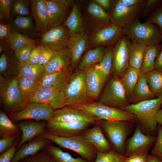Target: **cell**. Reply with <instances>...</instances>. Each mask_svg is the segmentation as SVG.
<instances>
[{"mask_svg":"<svg viewBox=\"0 0 162 162\" xmlns=\"http://www.w3.org/2000/svg\"><path fill=\"white\" fill-rule=\"evenodd\" d=\"M162 104V97L128 104L122 109L135 115L142 126L149 132L158 130L156 114Z\"/></svg>","mask_w":162,"mask_h":162,"instance_id":"obj_1","label":"cell"},{"mask_svg":"<svg viewBox=\"0 0 162 162\" xmlns=\"http://www.w3.org/2000/svg\"><path fill=\"white\" fill-rule=\"evenodd\" d=\"M17 79L18 76L6 79L0 75V95L6 113L9 114L20 111L27 104L20 91Z\"/></svg>","mask_w":162,"mask_h":162,"instance_id":"obj_2","label":"cell"},{"mask_svg":"<svg viewBox=\"0 0 162 162\" xmlns=\"http://www.w3.org/2000/svg\"><path fill=\"white\" fill-rule=\"evenodd\" d=\"M83 111L99 120L123 121L134 122L136 116L122 109L108 106L98 102H89L70 106Z\"/></svg>","mask_w":162,"mask_h":162,"instance_id":"obj_3","label":"cell"},{"mask_svg":"<svg viewBox=\"0 0 162 162\" xmlns=\"http://www.w3.org/2000/svg\"><path fill=\"white\" fill-rule=\"evenodd\" d=\"M38 136L47 138L61 147L74 152L87 160L91 161L96 156L97 151L95 148L81 134L61 137L47 132Z\"/></svg>","mask_w":162,"mask_h":162,"instance_id":"obj_4","label":"cell"},{"mask_svg":"<svg viewBox=\"0 0 162 162\" xmlns=\"http://www.w3.org/2000/svg\"><path fill=\"white\" fill-rule=\"evenodd\" d=\"M139 18L123 28V34L130 40H139L146 46L159 44L162 36L153 23L147 21L141 22Z\"/></svg>","mask_w":162,"mask_h":162,"instance_id":"obj_5","label":"cell"},{"mask_svg":"<svg viewBox=\"0 0 162 162\" xmlns=\"http://www.w3.org/2000/svg\"><path fill=\"white\" fill-rule=\"evenodd\" d=\"M86 70L70 76L64 90L66 106H73L89 103L85 81Z\"/></svg>","mask_w":162,"mask_h":162,"instance_id":"obj_6","label":"cell"},{"mask_svg":"<svg viewBox=\"0 0 162 162\" xmlns=\"http://www.w3.org/2000/svg\"><path fill=\"white\" fill-rule=\"evenodd\" d=\"M130 122L104 120L99 122L102 129L105 132L116 151L121 155L126 139L131 129Z\"/></svg>","mask_w":162,"mask_h":162,"instance_id":"obj_7","label":"cell"},{"mask_svg":"<svg viewBox=\"0 0 162 162\" xmlns=\"http://www.w3.org/2000/svg\"><path fill=\"white\" fill-rule=\"evenodd\" d=\"M99 102L108 106L122 109L128 105V98L120 79L113 77L109 80Z\"/></svg>","mask_w":162,"mask_h":162,"instance_id":"obj_8","label":"cell"},{"mask_svg":"<svg viewBox=\"0 0 162 162\" xmlns=\"http://www.w3.org/2000/svg\"><path fill=\"white\" fill-rule=\"evenodd\" d=\"M54 111V109L48 104L29 103L22 110L9 114L8 117L13 122L27 119L36 121L45 120L48 121Z\"/></svg>","mask_w":162,"mask_h":162,"instance_id":"obj_9","label":"cell"},{"mask_svg":"<svg viewBox=\"0 0 162 162\" xmlns=\"http://www.w3.org/2000/svg\"><path fill=\"white\" fill-rule=\"evenodd\" d=\"M145 2L129 7L117 1L110 16V21L123 28L141 16Z\"/></svg>","mask_w":162,"mask_h":162,"instance_id":"obj_10","label":"cell"},{"mask_svg":"<svg viewBox=\"0 0 162 162\" xmlns=\"http://www.w3.org/2000/svg\"><path fill=\"white\" fill-rule=\"evenodd\" d=\"M130 41L127 37L123 34L113 48L111 72L121 76L130 66Z\"/></svg>","mask_w":162,"mask_h":162,"instance_id":"obj_11","label":"cell"},{"mask_svg":"<svg viewBox=\"0 0 162 162\" xmlns=\"http://www.w3.org/2000/svg\"><path fill=\"white\" fill-rule=\"evenodd\" d=\"M100 121L82 110L65 106L54 111L47 122H62L81 121L95 124Z\"/></svg>","mask_w":162,"mask_h":162,"instance_id":"obj_12","label":"cell"},{"mask_svg":"<svg viewBox=\"0 0 162 162\" xmlns=\"http://www.w3.org/2000/svg\"><path fill=\"white\" fill-rule=\"evenodd\" d=\"M92 124L81 121L62 122H47L46 128L48 132L61 137H68L80 135Z\"/></svg>","mask_w":162,"mask_h":162,"instance_id":"obj_13","label":"cell"},{"mask_svg":"<svg viewBox=\"0 0 162 162\" xmlns=\"http://www.w3.org/2000/svg\"><path fill=\"white\" fill-rule=\"evenodd\" d=\"M33 102L48 104L54 110L62 108L66 106L64 91H58L41 87L28 103Z\"/></svg>","mask_w":162,"mask_h":162,"instance_id":"obj_14","label":"cell"},{"mask_svg":"<svg viewBox=\"0 0 162 162\" xmlns=\"http://www.w3.org/2000/svg\"><path fill=\"white\" fill-rule=\"evenodd\" d=\"M157 137L146 135L141 131L139 127L135 129L132 136L128 140L125 155L128 157L138 154H147V152Z\"/></svg>","mask_w":162,"mask_h":162,"instance_id":"obj_15","label":"cell"},{"mask_svg":"<svg viewBox=\"0 0 162 162\" xmlns=\"http://www.w3.org/2000/svg\"><path fill=\"white\" fill-rule=\"evenodd\" d=\"M69 38L65 28L60 26L48 30L41 36L39 43L57 51L67 48Z\"/></svg>","mask_w":162,"mask_h":162,"instance_id":"obj_16","label":"cell"},{"mask_svg":"<svg viewBox=\"0 0 162 162\" xmlns=\"http://www.w3.org/2000/svg\"><path fill=\"white\" fill-rule=\"evenodd\" d=\"M123 35V28L113 23L106 25L93 35V43L98 46L116 44Z\"/></svg>","mask_w":162,"mask_h":162,"instance_id":"obj_17","label":"cell"},{"mask_svg":"<svg viewBox=\"0 0 162 162\" xmlns=\"http://www.w3.org/2000/svg\"><path fill=\"white\" fill-rule=\"evenodd\" d=\"M30 1L35 29L38 34L42 36L49 30L48 14L45 0Z\"/></svg>","mask_w":162,"mask_h":162,"instance_id":"obj_18","label":"cell"},{"mask_svg":"<svg viewBox=\"0 0 162 162\" xmlns=\"http://www.w3.org/2000/svg\"><path fill=\"white\" fill-rule=\"evenodd\" d=\"M99 122L85 130L81 135L93 145L97 152L106 153L112 150L105 137Z\"/></svg>","mask_w":162,"mask_h":162,"instance_id":"obj_19","label":"cell"},{"mask_svg":"<svg viewBox=\"0 0 162 162\" xmlns=\"http://www.w3.org/2000/svg\"><path fill=\"white\" fill-rule=\"evenodd\" d=\"M85 81L89 97L96 98L105 82L97 65L86 70Z\"/></svg>","mask_w":162,"mask_h":162,"instance_id":"obj_20","label":"cell"},{"mask_svg":"<svg viewBox=\"0 0 162 162\" xmlns=\"http://www.w3.org/2000/svg\"><path fill=\"white\" fill-rule=\"evenodd\" d=\"M50 140L40 136L21 146L15 153L11 162H19L21 160L37 153L50 145Z\"/></svg>","mask_w":162,"mask_h":162,"instance_id":"obj_21","label":"cell"},{"mask_svg":"<svg viewBox=\"0 0 162 162\" xmlns=\"http://www.w3.org/2000/svg\"><path fill=\"white\" fill-rule=\"evenodd\" d=\"M0 54V75L6 79L17 76L20 64L14 52L9 50Z\"/></svg>","mask_w":162,"mask_h":162,"instance_id":"obj_22","label":"cell"},{"mask_svg":"<svg viewBox=\"0 0 162 162\" xmlns=\"http://www.w3.org/2000/svg\"><path fill=\"white\" fill-rule=\"evenodd\" d=\"M71 64L70 52L66 48L55 51L52 59L44 66L46 74H50L61 71H69Z\"/></svg>","mask_w":162,"mask_h":162,"instance_id":"obj_23","label":"cell"},{"mask_svg":"<svg viewBox=\"0 0 162 162\" xmlns=\"http://www.w3.org/2000/svg\"><path fill=\"white\" fill-rule=\"evenodd\" d=\"M45 1L48 14L49 30L60 26L67 14V7L57 0Z\"/></svg>","mask_w":162,"mask_h":162,"instance_id":"obj_24","label":"cell"},{"mask_svg":"<svg viewBox=\"0 0 162 162\" xmlns=\"http://www.w3.org/2000/svg\"><path fill=\"white\" fill-rule=\"evenodd\" d=\"M87 37L85 34L78 32L70 35L67 44L70 51L71 64L75 65L78 62L87 44Z\"/></svg>","mask_w":162,"mask_h":162,"instance_id":"obj_25","label":"cell"},{"mask_svg":"<svg viewBox=\"0 0 162 162\" xmlns=\"http://www.w3.org/2000/svg\"><path fill=\"white\" fill-rule=\"evenodd\" d=\"M70 77L69 71L45 74L41 80V87L58 91H63Z\"/></svg>","mask_w":162,"mask_h":162,"instance_id":"obj_26","label":"cell"},{"mask_svg":"<svg viewBox=\"0 0 162 162\" xmlns=\"http://www.w3.org/2000/svg\"><path fill=\"white\" fill-rule=\"evenodd\" d=\"M18 126L22 132L21 140L17 147L19 148L34 137L44 133L46 124L40 122H26L20 123Z\"/></svg>","mask_w":162,"mask_h":162,"instance_id":"obj_27","label":"cell"},{"mask_svg":"<svg viewBox=\"0 0 162 162\" xmlns=\"http://www.w3.org/2000/svg\"><path fill=\"white\" fill-rule=\"evenodd\" d=\"M10 24L12 29L29 37H37L39 34L30 16H19L13 19Z\"/></svg>","mask_w":162,"mask_h":162,"instance_id":"obj_28","label":"cell"},{"mask_svg":"<svg viewBox=\"0 0 162 162\" xmlns=\"http://www.w3.org/2000/svg\"><path fill=\"white\" fill-rule=\"evenodd\" d=\"M147 83L145 74L140 72L135 88L130 98L132 104L154 98Z\"/></svg>","mask_w":162,"mask_h":162,"instance_id":"obj_29","label":"cell"},{"mask_svg":"<svg viewBox=\"0 0 162 162\" xmlns=\"http://www.w3.org/2000/svg\"><path fill=\"white\" fill-rule=\"evenodd\" d=\"M146 46L141 41L130 40L129 47L130 66L136 69H141Z\"/></svg>","mask_w":162,"mask_h":162,"instance_id":"obj_30","label":"cell"},{"mask_svg":"<svg viewBox=\"0 0 162 162\" xmlns=\"http://www.w3.org/2000/svg\"><path fill=\"white\" fill-rule=\"evenodd\" d=\"M140 69L129 66L121 76V80L127 97L130 98L137 83Z\"/></svg>","mask_w":162,"mask_h":162,"instance_id":"obj_31","label":"cell"},{"mask_svg":"<svg viewBox=\"0 0 162 162\" xmlns=\"http://www.w3.org/2000/svg\"><path fill=\"white\" fill-rule=\"evenodd\" d=\"M17 83L20 92L25 101L29 100L41 87V80L27 79L18 75Z\"/></svg>","mask_w":162,"mask_h":162,"instance_id":"obj_32","label":"cell"},{"mask_svg":"<svg viewBox=\"0 0 162 162\" xmlns=\"http://www.w3.org/2000/svg\"><path fill=\"white\" fill-rule=\"evenodd\" d=\"M46 74L44 66L38 64L28 63L20 64L18 76L35 80H41Z\"/></svg>","mask_w":162,"mask_h":162,"instance_id":"obj_33","label":"cell"},{"mask_svg":"<svg viewBox=\"0 0 162 162\" xmlns=\"http://www.w3.org/2000/svg\"><path fill=\"white\" fill-rule=\"evenodd\" d=\"M106 50L104 46H100L88 51L82 57L79 66V69L81 70H86L94 64L100 63Z\"/></svg>","mask_w":162,"mask_h":162,"instance_id":"obj_34","label":"cell"},{"mask_svg":"<svg viewBox=\"0 0 162 162\" xmlns=\"http://www.w3.org/2000/svg\"><path fill=\"white\" fill-rule=\"evenodd\" d=\"M162 46V45L159 44L146 46L140 69L141 73L145 74L148 72L155 69V59Z\"/></svg>","mask_w":162,"mask_h":162,"instance_id":"obj_35","label":"cell"},{"mask_svg":"<svg viewBox=\"0 0 162 162\" xmlns=\"http://www.w3.org/2000/svg\"><path fill=\"white\" fill-rule=\"evenodd\" d=\"M9 49L14 52L36 40L19 32L12 30L8 39L5 41Z\"/></svg>","mask_w":162,"mask_h":162,"instance_id":"obj_36","label":"cell"},{"mask_svg":"<svg viewBox=\"0 0 162 162\" xmlns=\"http://www.w3.org/2000/svg\"><path fill=\"white\" fill-rule=\"evenodd\" d=\"M148 86L152 93L157 98L162 97V72L156 69L145 74Z\"/></svg>","mask_w":162,"mask_h":162,"instance_id":"obj_37","label":"cell"},{"mask_svg":"<svg viewBox=\"0 0 162 162\" xmlns=\"http://www.w3.org/2000/svg\"><path fill=\"white\" fill-rule=\"evenodd\" d=\"M45 149L56 162H88L80 158L73 157L69 153L64 152L58 147L49 145L46 146Z\"/></svg>","mask_w":162,"mask_h":162,"instance_id":"obj_38","label":"cell"},{"mask_svg":"<svg viewBox=\"0 0 162 162\" xmlns=\"http://www.w3.org/2000/svg\"><path fill=\"white\" fill-rule=\"evenodd\" d=\"M70 35L81 31L83 25L80 14L75 4L73 5L70 14L64 22Z\"/></svg>","mask_w":162,"mask_h":162,"instance_id":"obj_39","label":"cell"},{"mask_svg":"<svg viewBox=\"0 0 162 162\" xmlns=\"http://www.w3.org/2000/svg\"><path fill=\"white\" fill-rule=\"evenodd\" d=\"M20 130L18 126L14 124L3 111L0 112V135L15 136Z\"/></svg>","mask_w":162,"mask_h":162,"instance_id":"obj_40","label":"cell"},{"mask_svg":"<svg viewBox=\"0 0 162 162\" xmlns=\"http://www.w3.org/2000/svg\"><path fill=\"white\" fill-rule=\"evenodd\" d=\"M113 48L110 47L106 50L101 61L99 64H97L105 82L107 80L112 71Z\"/></svg>","mask_w":162,"mask_h":162,"instance_id":"obj_41","label":"cell"},{"mask_svg":"<svg viewBox=\"0 0 162 162\" xmlns=\"http://www.w3.org/2000/svg\"><path fill=\"white\" fill-rule=\"evenodd\" d=\"M30 1L26 0H13L11 7L12 17L19 16H30L29 5Z\"/></svg>","mask_w":162,"mask_h":162,"instance_id":"obj_42","label":"cell"},{"mask_svg":"<svg viewBox=\"0 0 162 162\" xmlns=\"http://www.w3.org/2000/svg\"><path fill=\"white\" fill-rule=\"evenodd\" d=\"M88 11L93 17L105 24H109L110 20V15L99 4L94 2L89 4Z\"/></svg>","mask_w":162,"mask_h":162,"instance_id":"obj_43","label":"cell"},{"mask_svg":"<svg viewBox=\"0 0 162 162\" xmlns=\"http://www.w3.org/2000/svg\"><path fill=\"white\" fill-rule=\"evenodd\" d=\"M126 158L124 156L112 150L106 153L97 151L94 162H125Z\"/></svg>","mask_w":162,"mask_h":162,"instance_id":"obj_44","label":"cell"},{"mask_svg":"<svg viewBox=\"0 0 162 162\" xmlns=\"http://www.w3.org/2000/svg\"><path fill=\"white\" fill-rule=\"evenodd\" d=\"M13 0H0V22L10 24L13 20L11 7Z\"/></svg>","mask_w":162,"mask_h":162,"instance_id":"obj_45","label":"cell"},{"mask_svg":"<svg viewBox=\"0 0 162 162\" xmlns=\"http://www.w3.org/2000/svg\"><path fill=\"white\" fill-rule=\"evenodd\" d=\"M19 162H56L45 148L36 154L28 156Z\"/></svg>","mask_w":162,"mask_h":162,"instance_id":"obj_46","label":"cell"},{"mask_svg":"<svg viewBox=\"0 0 162 162\" xmlns=\"http://www.w3.org/2000/svg\"><path fill=\"white\" fill-rule=\"evenodd\" d=\"M35 43L27 45L14 52L17 59L20 64L26 63Z\"/></svg>","mask_w":162,"mask_h":162,"instance_id":"obj_47","label":"cell"},{"mask_svg":"<svg viewBox=\"0 0 162 162\" xmlns=\"http://www.w3.org/2000/svg\"><path fill=\"white\" fill-rule=\"evenodd\" d=\"M157 130L158 136L155 144L152 150L151 154L162 160V127L159 125Z\"/></svg>","mask_w":162,"mask_h":162,"instance_id":"obj_48","label":"cell"},{"mask_svg":"<svg viewBox=\"0 0 162 162\" xmlns=\"http://www.w3.org/2000/svg\"><path fill=\"white\" fill-rule=\"evenodd\" d=\"M55 52V51L50 48L43 46L39 64L45 66L52 59Z\"/></svg>","mask_w":162,"mask_h":162,"instance_id":"obj_49","label":"cell"},{"mask_svg":"<svg viewBox=\"0 0 162 162\" xmlns=\"http://www.w3.org/2000/svg\"><path fill=\"white\" fill-rule=\"evenodd\" d=\"M147 21L157 25L162 36V6L152 14L148 18Z\"/></svg>","mask_w":162,"mask_h":162,"instance_id":"obj_50","label":"cell"},{"mask_svg":"<svg viewBox=\"0 0 162 162\" xmlns=\"http://www.w3.org/2000/svg\"><path fill=\"white\" fill-rule=\"evenodd\" d=\"M0 154H1L10 148L15 140V136H4L0 137Z\"/></svg>","mask_w":162,"mask_h":162,"instance_id":"obj_51","label":"cell"},{"mask_svg":"<svg viewBox=\"0 0 162 162\" xmlns=\"http://www.w3.org/2000/svg\"><path fill=\"white\" fill-rule=\"evenodd\" d=\"M43 46L39 45L34 47L29 57L28 63L32 64H38Z\"/></svg>","mask_w":162,"mask_h":162,"instance_id":"obj_52","label":"cell"},{"mask_svg":"<svg viewBox=\"0 0 162 162\" xmlns=\"http://www.w3.org/2000/svg\"><path fill=\"white\" fill-rule=\"evenodd\" d=\"M15 143L0 155V162H11L16 151Z\"/></svg>","mask_w":162,"mask_h":162,"instance_id":"obj_53","label":"cell"},{"mask_svg":"<svg viewBox=\"0 0 162 162\" xmlns=\"http://www.w3.org/2000/svg\"><path fill=\"white\" fill-rule=\"evenodd\" d=\"M160 2L158 0H147L146 2L141 16L142 17H146L152 10Z\"/></svg>","mask_w":162,"mask_h":162,"instance_id":"obj_54","label":"cell"},{"mask_svg":"<svg viewBox=\"0 0 162 162\" xmlns=\"http://www.w3.org/2000/svg\"><path fill=\"white\" fill-rule=\"evenodd\" d=\"M12 30V27L10 24L0 22V40L5 41L7 40Z\"/></svg>","mask_w":162,"mask_h":162,"instance_id":"obj_55","label":"cell"},{"mask_svg":"<svg viewBox=\"0 0 162 162\" xmlns=\"http://www.w3.org/2000/svg\"><path fill=\"white\" fill-rule=\"evenodd\" d=\"M147 154H138L131 155L126 158L125 162H146Z\"/></svg>","mask_w":162,"mask_h":162,"instance_id":"obj_56","label":"cell"},{"mask_svg":"<svg viewBox=\"0 0 162 162\" xmlns=\"http://www.w3.org/2000/svg\"><path fill=\"white\" fill-rule=\"evenodd\" d=\"M155 69L162 72V46L155 59Z\"/></svg>","mask_w":162,"mask_h":162,"instance_id":"obj_57","label":"cell"},{"mask_svg":"<svg viewBox=\"0 0 162 162\" xmlns=\"http://www.w3.org/2000/svg\"><path fill=\"white\" fill-rule=\"evenodd\" d=\"M120 1L127 6L132 7L137 4L144 3L146 0H120Z\"/></svg>","mask_w":162,"mask_h":162,"instance_id":"obj_58","label":"cell"},{"mask_svg":"<svg viewBox=\"0 0 162 162\" xmlns=\"http://www.w3.org/2000/svg\"><path fill=\"white\" fill-rule=\"evenodd\" d=\"M94 2L98 4L102 8L107 10L109 9L110 5V1L109 0H95Z\"/></svg>","mask_w":162,"mask_h":162,"instance_id":"obj_59","label":"cell"},{"mask_svg":"<svg viewBox=\"0 0 162 162\" xmlns=\"http://www.w3.org/2000/svg\"><path fill=\"white\" fill-rule=\"evenodd\" d=\"M162 160L154 155L148 156L146 162H161Z\"/></svg>","mask_w":162,"mask_h":162,"instance_id":"obj_60","label":"cell"},{"mask_svg":"<svg viewBox=\"0 0 162 162\" xmlns=\"http://www.w3.org/2000/svg\"><path fill=\"white\" fill-rule=\"evenodd\" d=\"M156 120L158 123L162 127V109H160L156 116Z\"/></svg>","mask_w":162,"mask_h":162,"instance_id":"obj_61","label":"cell"},{"mask_svg":"<svg viewBox=\"0 0 162 162\" xmlns=\"http://www.w3.org/2000/svg\"><path fill=\"white\" fill-rule=\"evenodd\" d=\"M10 49L5 41L0 40V53H1L4 51H7Z\"/></svg>","mask_w":162,"mask_h":162,"instance_id":"obj_62","label":"cell"},{"mask_svg":"<svg viewBox=\"0 0 162 162\" xmlns=\"http://www.w3.org/2000/svg\"><path fill=\"white\" fill-rule=\"evenodd\" d=\"M57 1L63 4L67 7L69 6L71 2V1L70 0H57Z\"/></svg>","mask_w":162,"mask_h":162,"instance_id":"obj_63","label":"cell"},{"mask_svg":"<svg viewBox=\"0 0 162 162\" xmlns=\"http://www.w3.org/2000/svg\"><path fill=\"white\" fill-rule=\"evenodd\" d=\"M161 162H162V161H161Z\"/></svg>","mask_w":162,"mask_h":162,"instance_id":"obj_64","label":"cell"}]
</instances>
